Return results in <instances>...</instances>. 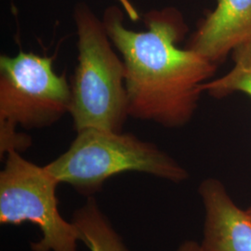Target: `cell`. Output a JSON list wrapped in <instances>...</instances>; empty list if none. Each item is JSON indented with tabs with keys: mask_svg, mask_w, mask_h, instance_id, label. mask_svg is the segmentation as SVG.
<instances>
[{
	"mask_svg": "<svg viewBox=\"0 0 251 251\" xmlns=\"http://www.w3.org/2000/svg\"><path fill=\"white\" fill-rule=\"evenodd\" d=\"M102 21L125 65L128 117L169 128L188 124L218 65L179 47L189 30L182 13L173 7L150 10L146 31L127 29L117 6L106 9Z\"/></svg>",
	"mask_w": 251,
	"mask_h": 251,
	"instance_id": "obj_1",
	"label": "cell"
},
{
	"mask_svg": "<svg viewBox=\"0 0 251 251\" xmlns=\"http://www.w3.org/2000/svg\"><path fill=\"white\" fill-rule=\"evenodd\" d=\"M77 65L71 84L69 114L77 131L122 132L128 117L125 65L115 52L103 21L86 3L74 11Z\"/></svg>",
	"mask_w": 251,
	"mask_h": 251,
	"instance_id": "obj_2",
	"label": "cell"
},
{
	"mask_svg": "<svg viewBox=\"0 0 251 251\" xmlns=\"http://www.w3.org/2000/svg\"><path fill=\"white\" fill-rule=\"evenodd\" d=\"M60 183L92 198L108 179L135 171L179 183L187 171L155 144L135 135L98 128L77 131L70 147L45 166Z\"/></svg>",
	"mask_w": 251,
	"mask_h": 251,
	"instance_id": "obj_3",
	"label": "cell"
},
{
	"mask_svg": "<svg viewBox=\"0 0 251 251\" xmlns=\"http://www.w3.org/2000/svg\"><path fill=\"white\" fill-rule=\"evenodd\" d=\"M59 184L45 166L28 161L17 151L6 154L0 172V224L36 225L41 237L31 244L32 251H77V230L59 210Z\"/></svg>",
	"mask_w": 251,
	"mask_h": 251,
	"instance_id": "obj_4",
	"label": "cell"
},
{
	"mask_svg": "<svg viewBox=\"0 0 251 251\" xmlns=\"http://www.w3.org/2000/svg\"><path fill=\"white\" fill-rule=\"evenodd\" d=\"M71 87L53 58L20 51L0 56V126L43 128L69 113Z\"/></svg>",
	"mask_w": 251,
	"mask_h": 251,
	"instance_id": "obj_5",
	"label": "cell"
},
{
	"mask_svg": "<svg viewBox=\"0 0 251 251\" xmlns=\"http://www.w3.org/2000/svg\"><path fill=\"white\" fill-rule=\"evenodd\" d=\"M198 194L205 220L203 251H251V222L228 194L224 183L214 178L203 180Z\"/></svg>",
	"mask_w": 251,
	"mask_h": 251,
	"instance_id": "obj_6",
	"label": "cell"
},
{
	"mask_svg": "<svg viewBox=\"0 0 251 251\" xmlns=\"http://www.w3.org/2000/svg\"><path fill=\"white\" fill-rule=\"evenodd\" d=\"M250 38L251 0H217L215 8L200 20L185 47L219 66Z\"/></svg>",
	"mask_w": 251,
	"mask_h": 251,
	"instance_id": "obj_7",
	"label": "cell"
},
{
	"mask_svg": "<svg viewBox=\"0 0 251 251\" xmlns=\"http://www.w3.org/2000/svg\"><path fill=\"white\" fill-rule=\"evenodd\" d=\"M79 241L90 251H128L95 198H88L73 214Z\"/></svg>",
	"mask_w": 251,
	"mask_h": 251,
	"instance_id": "obj_8",
	"label": "cell"
},
{
	"mask_svg": "<svg viewBox=\"0 0 251 251\" xmlns=\"http://www.w3.org/2000/svg\"><path fill=\"white\" fill-rule=\"evenodd\" d=\"M231 55L233 68L222 77L205 83L202 90L216 99L237 92L251 98V38L237 46Z\"/></svg>",
	"mask_w": 251,
	"mask_h": 251,
	"instance_id": "obj_9",
	"label": "cell"
},
{
	"mask_svg": "<svg viewBox=\"0 0 251 251\" xmlns=\"http://www.w3.org/2000/svg\"><path fill=\"white\" fill-rule=\"evenodd\" d=\"M176 251H203V250L200 244L192 240H188V241L181 243Z\"/></svg>",
	"mask_w": 251,
	"mask_h": 251,
	"instance_id": "obj_10",
	"label": "cell"
},
{
	"mask_svg": "<svg viewBox=\"0 0 251 251\" xmlns=\"http://www.w3.org/2000/svg\"><path fill=\"white\" fill-rule=\"evenodd\" d=\"M121 2H122V4H123L124 7H125L126 11L127 12V14H128L131 18H139V16H138L137 13H136V10L132 8V6L130 5V3H129L127 0H121Z\"/></svg>",
	"mask_w": 251,
	"mask_h": 251,
	"instance_id": "obj_11",
	"label": "cell"
},
{
	"mask_svg": "<svg viewBox=\"0 0 251 251\" xmlns=\"http://www.w3.org/2000/svg\"><path fill=\"white\" fill-rule=\"evenodd\" d=\"M246 213H247V215L249 217V219L251 220V206L249 207V208H247L246 209Z\"/></svg>",
	"mask_w": 251,
	"mask_h": 251,
	"instance_id": "obj_12",
	"label": "cell"
}]
</instances>
